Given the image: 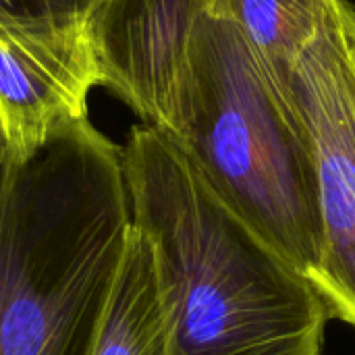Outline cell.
Instances as JSON below:
<instances>
[{"label":"cell","mask_w":355,"mask_h":355,"mask_svg":"<svg viewBox=\"0 0 355 355\" xmlns=\"http://www.w3.org/2000/svg\"><path fill=\"white\" fill-rule=\"evenodd\" d=\"M133 225L148 239L171 355H324L314 285L241 220L160 129L123 146Z\"/></svg>","instance_id":"1"},{"label":"cell","mask_w":355,"mask_h":355,"mask_svg":"<svg viewBox=\"0 0 355 355\" xmlns=\"http://www.w3.org/2000/svg\"><path fill=\"white\" fill-rule=\"evenodd\" d=\"M131 227L123 146L87 119L17 162L0 212V355H92Z\"/></svg>","instance_id":"2"},{"label":"cell","mask_w":355,"mask_h":355,"mask_svg":"<svg viewBox=\"0 0 355 355\" xmlns=\"http://www.w3.org/2000/svg\"><path fill=\"white\" fill-rule=\"evenodd\" d=\"M160 131L216 196L314 285L320 223L310 158L281 89L227 17L208 10L196 23Z\"/></svg>","instance_id":"3"},{"label":"cell","mask_w":355,"mask_h":355,"mask_svg":"<svg viewBox=\"0 0 355 355\" xmlns=\"http://www.w3.org/2000/svg\"><path fill=\"white\" fill-rule=\"evenodd\" d=\"M281 94L312 168L320 223L314 289L331 320L355 329V4L331 2Z\"/></svg>","instance_id":"4"},{"label":"cell","mask_w":355,"mask_h":355,"mask_svg":"<svg viewBox=\"0 0 355 355\" xmlns=\"http://www.w3.org/2000/svg\"><path fill=\"white\" fill-rule=\"evenodd\" d=\"M214 0H104L89 35L104 87L144 125L171 116L196 23Z\"/></svg>","instance_id":"5"},{"label":"cell","mask_w":355,"mask_h":355,"mask_svg":"<svg viewBox=\"0 0 355 355\" xmlns=\"http://www.w3.org/2000/svg\"><path fill=\"white\" fill-rule=\"evenodd\" d=\"M89 29L25 37L0 33V121L17 162L87 119V96L100 85Z\"/></svg>","instance_id":"6"},{"label":"cell","mask_w":355,"mask_h":355,"mask_svg":"<svg viewBox=\"0 0 355 355\" xmlns=\"http://www.w3.org/2000/svg\"><path fill=\"white\" fill-rule=\"evenodd\" d=\"M92 355H171L152 248L133 225Z\"/></svg>","instance_id":"7"},{"label":"cell","mask_w":355,"mask_h":355,"mask_svg":"<svg viewBox=\"0 0 355 355\" xmlns=\"http://www.w3.org/2000/svg\"><path fill=\"white\" fill-rule=\"evenodd\" d=\"M333 0H214L281 89L297 58L318 35Z\"/></svg>","instance_id":"8"},{"label":"cell","mask_w":355,"mask_h":355,"mask_svg":"<svg viewBox=\"0 0 355 355\" xmlns=\"http://www.w3.org/2000/svg\"><path fill=\"white\" fill-rule=\"evenodd\" d=\"M104 0H0V33L48 37L89 29Z\"/></svg>","instance_id":"9"},{"label":"cell","mask_w":355,"mask_h":355,"mask_svg":"<svg viewBox=\"0 0 355 355\" xmlns=\"http://www.w3.org/2000/svg\"><path fill=\"white\" fill-rule=\"evenodd\" d=\"M17 164L15 152L10 148V141L4 133L2 121H0V212L8 193V185H10V177H12V168Z\"/></svg>","instance_id":"10"}]
</instances>
